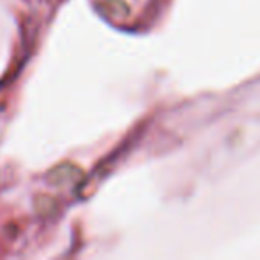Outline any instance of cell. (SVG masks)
<instances>
[{"label":"cell","mask_w":260,"mask_h":260,"mask_svg":"<svg viewBox=\"0 0 260 260\" xmlns=\"http://www.w3.org/2000/svg\"><path fill=\"white\" fill-rule=\"evenodd\" d=\"M82 178V170L72 162H62L55 166L54 170L48 173V182L55 187H64V185H72L77 180Z\"/></svg>","instance_id":"1"},{"label":"cell","mask_w":260,"mask_h":260,"mask_svg":"<svg viewBox=\"0 0 260 260\" xmlns=\"http://www.w3.org/2000/svg\"><path fill=\"white\" fill-rule=\"evenodd\" d=\"M100 11L111 20H123L128 16V6L125 0H102Z\"/></svg>","instance_id":"2"}]
</instances>
